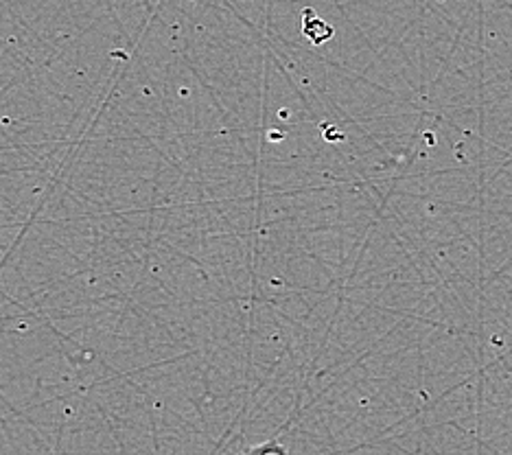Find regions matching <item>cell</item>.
Returning a JSON list of instances; mask_svg holds the SVG:
<instances>
[{
	"instance_id": "obj_1",
	"label": "cell",
	"mask_w": 512,
	"mask_h": 455,
	"mask_svg": "<svg viewBox=\"0 0 512 455\" xmlns=\"http://www.w3.org/2000/svg\"><path fill=\"white\" fill-rule=\"evenodd\" d=\"M235 455H287V449L278 440H267V442H263V445L248 447Z\"/></svg>"
}]
</instances>
